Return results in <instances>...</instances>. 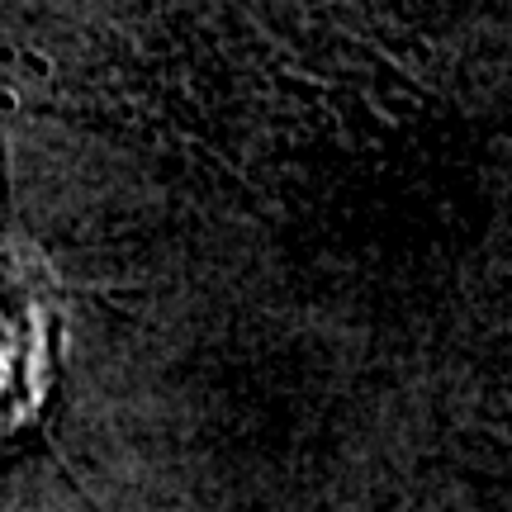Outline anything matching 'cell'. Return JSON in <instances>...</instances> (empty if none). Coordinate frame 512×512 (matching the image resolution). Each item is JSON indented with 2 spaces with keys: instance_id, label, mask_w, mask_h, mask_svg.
<instances>
[{
  "instance_id": "6da1fadb",
  "label": "cell",
  "mask_w": 512,
  "mask_h": 512,
  "mask_svg": "<svg viewBox=\"0 0 512 512\" xmlns=\"http://www.w3.org/2000/svg\"><path fill=\"white\" fill-rule=\"evenodd\" d=\"M62 342V299L29 247H0V456L34 437L48 413Z\"/></svg>"
}]
</instances>
